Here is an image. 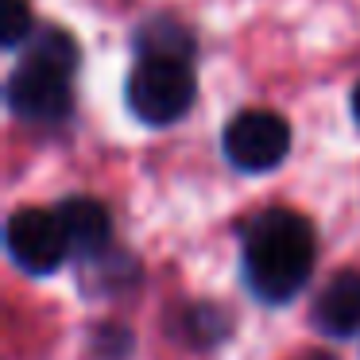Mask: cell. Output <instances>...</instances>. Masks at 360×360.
<instances>
[{
  "instance_id": "1",
  "label": "cell",
  "mask_w": 360,
  "mask_h": 360,
  "mask_svg": "<svg viewBox=\"0 0 360 360\" xmlns=\"http://www.w3.org/2000/svg\"><path fill=\"white\" fill-rule=\"evenodd\" d=\"M314 229L290 210H267L252 217L244 233V279L264 302H290L310 283L314 271Z\"/></svg>"
},
{
  "instance_id": "2",
  "label": "cell",
  "mask_w": 360,
  "mask_h": 360,
  "mask_svg": "<svg viewBox=\"0 0 360 360\" xmlns=\"http://www.w3.org/2000/svg\"><path fill=\"white\" fill-rule=\"evenodd\" d=\"M128 109L143 124H174L190 112L198 97V82L186 55H143L128 74Z\"/></svg>"
},
{
  "instance_id": "3",
  "label": "cell",
  "mask_w": 360,
  "mask_h": 360,
  "mask_svg": "<svg viewBox=\"0 0 360 360\" xmlns=\"http://www.w3.org/2000/svg\"><path fill=\"white\" fill-rule=\"evenodd\" d=\"M221 148H225V159L236 171H248V174L271 171L290 151V124L279 112L248 109V112L229 120Z\"/></svg>"
},
{
  "instance_id": "4",
  "label": "cell",
  "mask_w": 360,
  "mask_h": 360,
  "mask_svg": "<svg viewBox=\"0 0 360 360\" xmlns=\"http://www.w3.org/2000/svg\"><path fill=\"white\" fill-rule=\"evenodd\" d=\"M4 244H8V256L20 271L27 275H51L63 267V259L70 256V240L63 233V221L58 213L47 210H16L4 225Z\"/></svg>"
},
{
  "instance_id": "5",
  "label": "cell",
  "mask_w": 360,
  "mask_h": 360,
  "mask_svg": "<svg viewBox=\"0 0 360 360\" xmlns=\"http://www.w3.org/2000/svg\"><path fill=\"white\" fill-rule=\"evenodd\" d=\"M8 105L16 117L35 120V124H55L70 117L74 94H70V74L55 70L35 58H20V66L8 78Z\"/></svg>"
},
{
  "instance_id": "6",
  "label": "cell",
  "mask_w": 360,
  "mask_h": 360,
  "mask_svg": "<svg viewBox=\"0 0 360 360\" xmlns=\"http://www.w3.org/2000/svg\"><path fill=\"white\" fill-rule=\"evenodd\" d=\"M314 326L329 337L360 329V271H337L314 298Z\"/></svg>"
},
{
  "instance_id": "7",
  "label": "cell",
  "mask_w": 360,
  "mask_h": 360,
  "mask_svg": "<svg viewBox=\"0 0 360 360\" xmlns=\"http://www.w3.org/2000/svg\"><path fill=\"white\" fill-rule=\"evenodd\" d=\"M58 221H63V233L70 240V252L78 256H97V252L109 248V236H112V221H109V210L94 198H66L58 205Z\"/></svg>"
},
{
  "instance_id": "8",
  "label": "cell",
  "mask_w": 360,
  "mask_h": 360,
  "mask_svg": "<svg viewBox=\"0 0 360 360\" xmlns=\"http://www.w3.org/2000/svg\"><path fill=\"white\" fill-rule=\"evenodd\" d=\"M24 58H35V63H47L55 66V70L70 74L78 70V43L70 39L66 32H58V27H39V32H32V43H27Z\"/></svg>"
},
{
  "instance_id": "9",
  "label": "cell",
  "mask_w": 360,
  "mask_h": 360,
  "mask_svg": "<svg viewBox=\"0 0 360 360\" xmlns=\"http://www.w3.org/2000/svg\"><path fill=\"white\" fill-rule=\"evenodd\" d=\"M32 8L27 0H0V43L4 47H20L32 35Z\"/></svg>"
},
{
  "instance_id": "10",
  "label": "cell",
  "mask_w": 360,
  "mask_h": 360,
  "mask_svg": "<svg viewBox=\"0 0 360 360\" xmlns=\"http://www.w3.org/2000/svg\"><path fill=\"white\" fill-rule=\"evenodd\" d=\"M352 117H356V124H360V86H356V94H352Z\"/></svg>"
}]
</instances>
